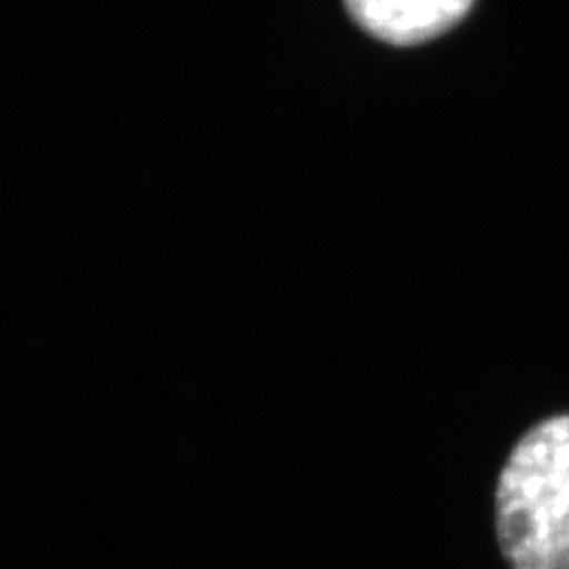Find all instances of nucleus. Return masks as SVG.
<instances>
[{"label":"nucleus","mask_w":569,"mask_h":569,"mask_svg":"<svg viewBox=\"0 0 569 569\" xmlns=\"http://www.w3.org/2000/svg\"><path fill=\"white\" fill-rule=\"evenodd\" d=\"M496 531L510 569H569V416L531 428L512 449Z\"/></svg>","instance_id":"obj_1"},{"label":"nucleus","mask_w":569,"mask_h":569,"mask_svg":"<svg viewBox=\"0 0 569 569\" xmlns=\"http://www.w3.org/2000/svg\"><path fill=\"white\" fill-rule=\"evenodd\" d=\"M350 16L380 41L420 44L462 20L472 0H346Z\"/></svg>","instance_id":"obj_2"}]
</instances>
